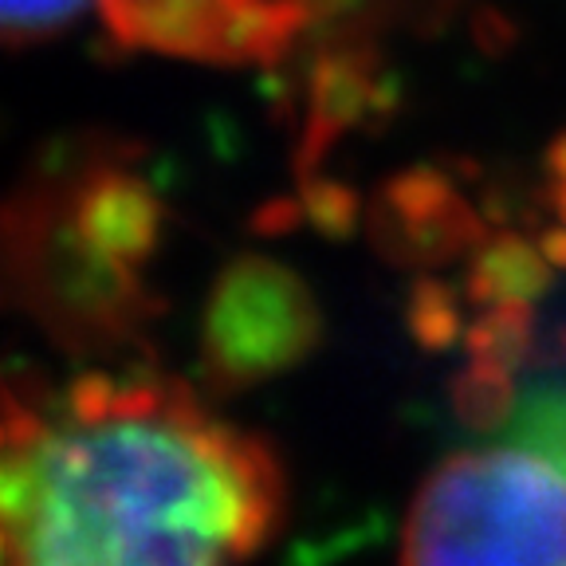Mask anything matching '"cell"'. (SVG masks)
Segmentation results:
<instances>
[{
	"instance_id": "cell-1",
	"label": "cell",
	"mask_w": 566,
	"mask_h": 566,
	"mask_svg": "<svg viewBox=\"0 0 566 566\" xmlns=\"http://www.w3.org/2000/svg\"><path fill=\"white\" fill-rule=\"evenodd\" d=\"M280 515L275 452L181 381H9L4 566H244Z\"/></svg>"
},
{
	"instance_id": "cell-2",
	"label": "cell",
	"mask_w": 566,
	"mask_h": 566,
	"mask_svg": "<svg viewBox=\"0 0 566 566\" xmlns=\"http://www.w3.org/2000/svg\"><path fill=\"white\" fill-rule=\"evenodd\" d=\"M158 189L134 158L106 138L71 142L35 161L9 201V295L67 350H123L158 311Z\"/></svg>"
},
{
	"instance_id": "cell-3",
	"label": "cell",
	"mask_w": 566,
	"mask_h": 566,
	"mask_svg": "<svg viewBox=\"0 0 566 566\" xmlns=\"http://www.w3.org/2000/svg\"><path fill=\"white\" fill-rule=\"evenodd\" d=\"M401 566H566V472L520 444L441 460L409 504Z\"/></svg>"
},
{
	"instance_id": "cell-4",
	"label": "cell",
	"mask_w": 566,
	"mask_h": 566,
	"mask_svg": "<svg viewBox=\"0 0 566 566\" xmlns=\"http://www.w3.org/2000/svg\"><path fill=\"white\" fill-rule=\"evenodd\" d=\"M323 315L307 280L272 256H237L201 315V366L224 394L283 378L318 346Z\"/></svg>"
},
{
	"instance_id": "cell-5",
	"label": "cell",
	"mask_w": 566,
	"mask_h": 566,
	"mask_svg": "<svg viewBox=\"0 0 566 566\" xmlns=\"http://www.w3.org/2000/svg\"><path fill=\"white\" fill-rule=\"evenodd\" d=\"M123 48L244 67L280 63L315 24V0H98Z\"/></svg>"
},
{
	"instance_id": "cell-6",
	"label": "cell",
	"mask_w": 566,
	"mask_h": 566,
	"mask_svg": "<svg viewBox=\"0 0 566 566\" xmlns=\"http://www.w3.org/2000/svg\"><path fill=\"white\" fill-rule=\"evenodd\" d=\"M488 429L504 433V441L539 452L558 472H566V350L523 358L495 401Z\"/></svg>"
},
{
	"instance_id": "cell-7",
	"label": "cell",
	"mask_w": 566,
	"mask_h": 566,
	"mask_svg": "<svg viewBox=\"0 0 566 566\" xmlns=\"http://www.w3.org/2000/svg\"><path fill=\"white\" fill-rule=\"evenodd\" d=\"M0 9H4L9 44L24 48L63 32L71 20L87 9V0H0Z\"/></svg>"
}]
</instances>
